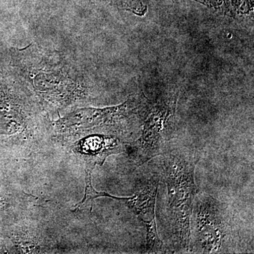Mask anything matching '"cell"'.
Listing matches in <instances>:
<instances>
[{"label": "cell", "mask_w": 254, "mask_h": 254, "mask_svg": "<svg viewBox=\"0 0 254 254\" xmlns=\"http://www.w3.org/2000/svg\"><path fill=\"white\" fill-rule=\"evenodd\" d=\"M159 180L158 177L143 180L138 185L134 194L125 200L140 222L150 221L155 218V203Z\"/></svg>", "instance_id": "cell-5"}, {"label": "cell", "mask_w": 254, "mask_h": 254, "mask_svg": "<svg viewBox=\"0 0 254 254\" xmlns=\"http://www.w3.org/2000/svg\"><path fill=\"white\" fill-rule=\"evenodd\" d=\"M15 73L25 86L38 93L73 94L83 91L86 80L63 55L31 45L14 53Z\"/></svg>", "instance_id": "cell-2"}, {"label": "cell", "mask_w": 254, "mask_h": 254, "mask_svg": "<svg viewBox=\"0 0 254 254\" xmlns=\"http://www.w3.org/2000/svg\"><path fill=\"white\" fill-rule=\"evenodd\" d=\"M195 1H198L208 7L215 8V9H218L225 2V0H195Z\"/></svg>", "instance_id": "cell-8"}, {"label": "cell", "mask_w": 254, "mask_h": 254, "mask_svg": "<svg viewBox=\"0 0 254 254\" xmlns=\"http://www.w3.org/2000/svg\"><path fill=\"white\" fill-rule=\"evenodd\" d=\"M146 230V248L148 254L166 253V248L163 241L159 237L155 218L150 221L141 222Z\"/></svg>", "instance_id": "cell-7"}, {"label": "cell", "mask_w": 254, "mask_h": 254, "mask_svg": "<svg viewBox=\"0 0 254 254\" xmlns=\"http://www.w3.org/2000/svg\"><path fill=\"white\" fill-rule=\"evenodd\" d=\"M92 168L86 169V188H85L84 197L81 202L77 203L74 207L75 210H82V209L89 208L90 211L93 209V202L95 198L100 197H107V198H113L118 200L125 201L128 199V197H117L110 194L106 192L97 191L93 188L92 185L91 173Z\"/></svg>", "instance_id": "cell-6"}, {"label": "cell", "mask_w": 254, "mask_h": 254, "mask_svg": "<svg viewBox=\"0 0 254 254\" xmlns=\"http://www.w3.org/2000/svg\"><path fill=\"white\" fill-rule=\"evenodd\" d=\"M162 155L174 244L180 252H189L190 216L195 195L199 192L195 183V170L200 155L187 147L167 150Z\"/></svg>", "instance_id": "cell-1"}, {"label": "cell", "mask_w": 254, "mask_h": 254, "mask_svg": "<svg viewBox=\"0 0 254 254\" xmlns=\"http://www.w3.org/2000/svg\"><path fill=\"white\" fill-rule=\"evenodd\" d=\"M240 245L235 214L211 195H195L190 221V253H235Z\"/></svg>", "instance_id": "cell-3"}, {"label": "cell", "mask_w": 254, "mask_h": 254, "mask_svg": "<svg viewBox=\"0 0 254 254\" xmlns=\"http://www.w3.org/2000/svg\"><path fill=\"white\" fill-rule=\"evenodd\" d=\"M179 91L170 90L158 97L143 124L141 137L132 145L136 165H143L168 150L173 138Z\"/></svg>", "instance_id": "cell-4"}]
</instances>
